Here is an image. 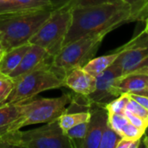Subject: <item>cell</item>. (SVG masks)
I'll use <instances>...</instances> for the list:
<instances>
[{
    "instance_id": "1",
    "label": "cell",
    "mask_w": 148,
    "mask_h": 148,
    "mask_svg": "<svg viewBox=\"0 0 148 148\" xmlns=\"http://www.w3.org/2000/svg\"><path fill=\"white\" fill-rule=\"evenodd\" d=\"M71 15V23L63 46L87 35L104 30L111 32L122 24L131 23L132 10L129 4L121 0L111 3L73 8Z\"/></svg>"
},
{
    "instance_id": "2",
    "label": "cell",
    "mask_w": 148,
    "mask_h": 148,
    "mask_svg": "<svg viewBox=\"0 0 148 148\" xmlns=\"http://www.w3.org/2000/svg\"><path fill=\"white\" fill-rule=\"evenodd\" d=\"M55 7L0 13V42L4 50L29 43Z\"/></svg>"
},
{
    "instance_id": "3",
    "label": "cell",
    "mask_w": 148,
    "mask_h": 148,
    "mask_svg": "<svg viewBox=\"0 0 148 148\" xmlns=\"http://www.w3.org/2000/svg\"><path fill=\"white\" fill-rule=\"evenodd\" d=\"M53 58L36 69L14 80V88L9 97L0 105L23 103L46 90L64 87L66 74L53 65Z\"/></svg>"
},
{
    "instance_id": "4",
    "label": "cell",
    "mask_w": 148,
    "mask_h": 148,
    "mask_svg": "<svg viewBox=\"0 0 148 148\" xmlns=\"http://www.w3.org/2000/svg\"><path fill=\"white\" fill-rule=\"evenodd\" d=\"M10 147L73 148L74 141L61 128L58 120L28 131H13L1 137Z\"/></svg>"
},
{
    "instance_id": "5",
    "label": "cell",
    "mask_w": 148,
    "mask_h": 148,
    "mask_svg": "<svg viewBox=\"0 0 148 148\" xmlns=\"http://www.w3.org/2000/svg\"><path fill=\"white\" fill-rule=\"evenodd\" d=\"M71 10L72 9L66 6H56L29 43L42 47L52 56L57 55L62 49L70 26Z\"/></svg>"
},
{
    "instance_id": "6",
    "label": "cell",
    "mask_w": 148,
    "mask_h": 148,
    "mask_svg": "<svg viewBox=\"0 0 148 148\" xmlns=\"http://www.w3.org/2000/svg\"><path fill=\"white\" fill-rule=\"evenodd\" d=\"M109 32L104 30L89 34L63 46L53 57V65L65 74L75 68H82L94 58L102 40Z\"/></svg>"
},
{
    "instance_id": "7",
    "label": "cell",
    "mask_w": 148,
    "mask_h": 148,
    "mask_svg": "<svg viewBox=\"0 0 148 148\" xmlns=\"http://www.w3.org/2000/svg\"><path fill=\"white\" fill-rule=\"evenodd\" d=\"M72 100V95L64 94L56 98H42L17 103L21 111L17 128L58 120L62 114L66 113L67 106L70 104Z\"/></svg>"
},
{
    "instance_id": "8",
    "label": "cell",
    "mask_w": 148,
    "mask_h": 148,
    "mask_svg": "<svg viewBox=\"0 0 148 148\" xmlns=\"http://www.w3.org/2000/svg\"><path fill=\"white\" fill-rule=\"evenodd\" d=\"M147 57L148 33L144 30L123 45L122 51L114 63L121 69L124 75L131 73Z\"/></svg>"
},
{
    "instance_id": "9",
    "label": "cell",
    "mask_w": 148,
    "mask_h": 148,
    "mask_svg": "<svg viewBox=\"0 0 148 148\" xmlns=\"http://www.w3.org/2000/svg\"><path fill=\"white\" fill-rule=\"evenodd\" d=\"M121 75H123L121 69L114 63L97 75L95 77L96 85L95 91L86 96L88 102L105 107L108 103L114 100L115 97L112 95L111 90L117 79Z\"/></svg>"
},
{
    "instance_id": "10",
    "label": "cell",
    "mask_w": 148,
    "mask_h": 148,
    "mask_svg": "<svg viewBox=\"0 0 148 148\" xmlns=\"http://www.w3.org/2000/svg\"><path fill=\"white\" fill-rule=\"evenodd\" d=\"M89 112L90 119L88 122L87 134L77 145V147L99 148L103 131L108 124V113L105 107L91 104Z\"/></svg>"
},
{
    "instance_id": "11",
    "label": "cell",
    "mask_w": 148,
    "mask_h": 148,
    "mask_svg": "<svg viewBox=\"0 0 148 148\" xmlns=\"http://www.w3.org/2000/svg\"><path fill=\"white\" fill-rule=\"evenodd\" d=\"M53 57L54 56H50L42 47L36 44H30L29 49L23 56L17 67L8 75L13 80H16L40 67Z\"/></svg>"
},
{
    "instance_id": "12",
    "label": "cell",
    "mask_w": 148,
    "mask_h": 148,
    "mask_svg": "<svg viewBox=\"0 0 148 148\" xmlns=\"http://www.w3.org/2000/svg\"><path fill=\"white\" fill-rule=\"evenodd\" d=\"M111 92L115 98L123 94L148 96V75L127 74L121 75L117 79Z\"/></svg>"
},
{
    "instance_id": "13",
    "label": "cell",
    "mask_w": 148,
    "mask_h": 148,
    "mask_svg": "<svg viewBox=\"0 0 148 148\" xmlns=\"http://www.w3.org/2000/svg\"><path fill=\"white\" fill-rule=\"evenodd\" d=\"M96 78L82 68H75L66 74L64 87L70 88L77 95L88 96L95 89Z\"/></svg>"
},
{
    "instance_id": "14",
    "label": "cell",
    "mask_w": 148,
    "mask_h": 148,
    "mask_svg": "<svg viewBox=\"0 0 148 148\" xmlns=\"http://www.w3.org/2000/svg\"><path fill=\"white\" fill-rule=\"evenodd\" d=\"M21 118L18 104H6L0 106V138L5 134L19 130L17 122Z\"/></svg>"
},
{
    "instance_id": "15",
    "label": "cell",
    "mask_w": 148,
    "mask_h": 148,
    "mask_svg": "<svg viewBox=\"0 0 148 148\" xmlns=\"http://www.w3.org/2000/svg\"><path fill=\"white\" fill-rule=\"evenodd\" d=\"M54 6L52 0H0V13Z\"/></svg>"
},
{
    "instance_id": "16",
    "label": "cell",
    "mask_w": 148,
    "mask_h": 148,
    "mask_svg": "<svg viewBox=\"0 0 148 148\" xmlns=\"http://www.w3.org/2000/svg\"><path fill=\"white\" fill-rule=\"evenodd\" d=\"M29 46V43H26L5 51L3 56H0V72L5 75H9L12 72L21 62Z\"/></svg>"
},
{
    "instance_id": "17",
    "label": "cell",
    "mask_w": 148,
    "mask_h": 148,
    "mask_svg": "<svg viewBox=\"0 0 148 148\" xmlns=\"http://www.w3.org/2000/svg\"><path fill=\"white\" fill-rule=\"evenodd\" d=\"M122 49H123V46L118 48L111 54L102 56L97 58H93L88 62H87L82 67V69L85 71H87L88 74H90L91 75L96 77L101 72H103L105 69H107L108 67L114 64V62H115L117 57L120 56Z\"/></svg>"
},
{
    "instance_id": "18",
    "label": "cell",
    "mask_w": 148,
    "mask_h": 148,
    "mask_svg": "<svg viewBox=\"0 0 148 148\" xmlns=\"http://www.w3.org/2000/svg\"><path fill=\"white\" fill-rule=\"evenodd\" d=\"M90 119V112L88 111H78V112H66L62 114L59 119V125L64 133L69 128L83 123L88 122Z\"/></svg>"
},
{
    "instance_id": "19",
    "label": "cell",
    "mask_w": 148,
    "mask_h": 148,
    "mask_svg": "<svg viewBox=\"0 0 148 148\" xmlns=\"http://www.w3.org/2000/svg\"><path fill=\"white\" fill-rule=\"evenodd\" d=\"M121 138L122 137L115 132L108 122L103 131L99 148H116Z\"/></svg>"
},
{
    "instance_id": "20",
    "label": "cell",
    "mask_w": 148,
    "mask_h": 148,
    "mask_svg": "<svg viewBox=\"0 0 148 148\" xmlns=\"http://www.w3.org/2000/svg\"><path fill=\"white\" fill-rule=\"evenodd\" d=\"M121 0H62L60 2L55 3V6L62 5L69 7L70 9L76 8V7H86V6H93V5H99L103 3H115Z\"/></svg>"
},
{
    "instance_id": "21",
    "label": "cell",
    "mask_w": 148,
    "mask_h": 148,
    "mask_svg": "<svg viewBox=\"0 0 148 148\" xmlns=\"http://www.w3.org/2000/svg\"><path fill=\"white\" fill-rule=\"evenodd\" d=\"M130 100L128 94H123L105 106L108 113L109 114H124L127 105Z\"/></svg>"
},
{
    "instance_id": "22",
    "label": "cell",
    "mask_w": 148,
    "mask_h": 148,
    "mask_svg": "<svg viewBox=\"0 0 148 148\" xmlns=\"http://www.w3.org/2000/svg\"><path fill=\"white\" fill-rule=\"evenodd\" d=\"M15 85L14 80L0 72V105L9 97Z\"/></svg>"
},
{
    "instance_id": "23",
    "label": "cell",
    "mask_w": 148,
    "mask_h": 148,
    "mask_svg": "<svg viewBox=\"0 0 148 148\" xmlns=\"http://www.w3.org/2000/svg\"><path fill=\"white\" fill-rule=\"evenodd\" d=\"M108 122L110 127L117 132L120 135L121 133L122 128L129 122L127 118L124 114H109L108 113Z\"/></svg>"
},
{
    "instance_id": "24",
    "label": "cell",
    "mask_w": 148,
    "mask_h": 148,
    "mask_svg": "<svg viewBox=\"0 0 148 148\" xmlns=\"http://www.w3.org/2000/svg\"><path fill=\"white\" fill-rule=\"evenodd\" d=\"M88 122H83V123L78 124V125H76V126L69 128V130H67L65 132V134L74 142L75 141H82L85 138V136L87 134V131H88Z\"/></svg>"
},
{
    "instance_id": "25",
    "label": "cell",
    "mask_w": 148,
    "mask_h": 148,
    "mask_svg": "<svg viewBox=\"0 0 148 148\" xmlns=\"http://www.w3.org/2000/svg\"><path fill=\"white\" fill-rule=\"evenodd\" d=\"M146 130L137 127L132 123L128 122L121 130V135L122 138L131 139V140H140L145 134Z\"/></svg>"
},
{
    "instance_id": "26",
    "label": "cell",
    "mask_w": 148,
    "mask_h": 148,
    "mask_svg": "<svg viewBox=\"0 0 148 148\" xmlns=\"http://www.w3.org/2000/svg\"><path fill=\"white\" fill-rule=\"evenodd\" d=\"M127 110L130 111L131 113L141 117L142 119H144L145 121H147L148 122V110L146 109L144 107H142L141 105H140L137 101H135L134 99H132L130 97V100L127 105L126 108Z\"/></svg>"
},
{
    "instance_id": "27",
    "label": "cell",
    "mask_w": 148,
    "mask_h": 148,
    "mask_svg": "<svg viewBox=\"0 0 148 148\" xmlns=\"http://www.w3.org/2000/svg\"><path fill=\"white\" fill-rule=\"evenodd\" d=\"M122 1L131 6V10H132L131 22L137 21L138 16L144 6L146 0H122Z\"/></svg>"
},
{
    "instance_id": "28",
    "label": "cell",
    "mask_w": 148,
    "mask_h": 148,
    "mask_svg": "<svg viewBox=\"0 0 148 148\" xmlns=\"http://www.w3.org/2000/svg\"><path fill=\"white\" fill-rule=\"evenodd\" d=\"M124 114L126 115V117L127 118L128 121L130 123H132L133 125L136 126L137 127H140L141 129H144L147 131V129L148 128V122L147 121H145L144 119H142L141 117L131 113L130 111L128 110H125L124 112Z\"/></svg>"
},
{
    "instance_id": "29",
    "label": "cell",
    "mask_w": 148,
    "mask_h": 148,
    "mask_svg": "<svg viewBox=\"0 0 148 148\" xmlns=\"http://www.w3.org/2000/svg\"><path fill=\"white\" fill-rule=\"evenodd\" d=\"M141 139L140 140H131L121 138V140L117 144L116 148H138L140 147Z\"/></svg>"
},
{
    "instance_id": "30",
    "label": "cell",
    "mask_w": 148,
    "mask_h": 148,
    "mask_svg": "<svg viewBox=\"0 0 148 148\" xmlns=\"http://www.w3.org/2000/svg\"><path fill=\"white\" fill-rule=\"evenodd\" d=\"M129 74H146L148 75V57L141 62L131 73Z\"/></svg>"
},
{
    "instance_id": "31",
    "label": "cell",
    "mask_w": 148,
    "mask_h": 148,
    "mask_svg": "<svg viewBox=\"0 0 148 148\" xmlns=\"http://www.w3.org/2000/svg\"><path fill=\"white\" fill-rule=\"evenodd\" d=\"M129 96L132 99H134L135 101H137L140 105H141L142 107H144L146 109L148 110V96L140 95H134V94L129 95Z\"/></svg>"
},
{
    "instance_id": "32",
    "label": "cell",
    "mask_w": 148,
    "mask_h": 148,
    "mask_svg": "<svg viewBox=\"0 0 148 148\" xmlns=\"http://www.w3.org/2000/svg\"><path fill=\"white\" fill-rule=\"evenodd\" d=\"M148 18V0H146L145 4L143 6V8L141 9L137 21H147V19Z\"/></svg>"
},
{
    "instance_id": "33",
    "label": "cell",
    "mask_w": 148,
    "mask_h": 148,
    "mask_svg": "<svg viewBox=\"0 0 148 148\" xmlns=\"http://www.w3.org/2000/svg\"><path fill=\"white\" fill-rule=\"evenodd\" d=\"M142 143H143V146H144V147H148V136L145 137V139L142 140Z\"/></svg>"
},
{
    "instance_id": "34",
    "label": "cell",
    "mask_w": 148,
    "mask_h": 148,
    "mask_svg": "<svg viewBox=\"0 0 148 148\" xmlns=\"http://www.w3.org/2000/svg\"><path fill=\"white\" fill-rule=\"evenodd\" d=\"M4 52H5V50H4V49H3V47L2 45V42H0V56H2Z\"/></svg>"
},
{
    "instance_id": "35",
    "label": "cell",
    "mask_w": 148,
    "mask_h": 148,
    "mask_svg": "<svg viewBox=\"0 0 148 148\" xmlns=\"http://www.w3.org/2000/svg\"><path fill=\"white\" fill-rule=\"evenodd\" d=\"M146 22H147V25H146V29H145V30H146V31L148 33V18L147 19V21H146Z\"/></svg>"
}]
</instances>
